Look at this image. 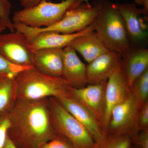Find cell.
Here are the masks:
<instances>
[{
    "label": "cell",
    "instance_id": "44dd1931",
    "mask_svg": "<svg viewBox=\"0 0 148 148\" xmlns=\"http://www.w3.org/2000/svg\"><path fill=\"white\" fill-rule=\"evenodd\" d=\"M132 144L130 135H106L105 140L100 144H96L95 148H130Z\"/></svg>",
    "mask_w": 148,
    "mask_h": 148
},
{
    "label": "cell",
    "instance_id": "d6986e66",
    "mask_svg": "<svg viewBox=\"0 0 148 148\" xmlns=\"http://www.w3.org/2000/svg\"><path fill=\"white\" fill-rule=\"evenodd\" d=\"M17 101L15 76L0 75V115L10 112Z\"/></svg>",
    "mask_w": 148,
    "mask_h": 148
},
{
    "label": "cell",
    "instance_id": "ac0fdd59",
    "mask_svg": "<svg viewBox=\"0 0 148 148\" xmlns=\"http://www.w3.org/2000/svg\"><path fill=\"white\" fill-rule=\"evenodd\" d=\"M70 45L88 63L109 50L95 31L77 37Z\"/></svg>",
    "mask_w": 148,
    "mask_h": 148
},
{
    "label": "cell",
    "instance_id": "6da1fadb",
    "mask_svg": "<svg viewBox=\"0 0 148 148\" xmlns=\"http://www.w3.org/2000/svg\"><path fill=\"white\" fill-rule=\"evenodd\" d=\"M48 99L17 100L9 112L8 136L17 148H39L57 135L51 123Z\"/></svg>",
    "mask_w": 148,
    "mask_h": 148
},
{
    "label": "cell",
    "instance_id": "30bf717a",
    "mask_svg": "<svg viewBox=\"0 0 148 148\" xmlns=\"http://www.w3.org/2000/svg\"><path fill=\"white\" fill-rule=\"evenodd\" d=\"M124 21L130 41L139 42L148 36V11L132 3L116 4Z\"/></svg>",
    "mask_w": 148,
    "mask_h": 148
},
{
    "label": "cell",
    "instance_id": "f546056e",
    "mask_svg": "<svg viewBox=\"0 0 148 148\" xmlns=\"http://www.w3.org/2000/svg\"><path fill=\"white\" fill-rule=\"evenodd\" d=\"M5 148H17L13 145V143H12L10 140L8 138L7 140L6 143L5 147Z\"/></svg>",
    "mask_w": 148,
    "mask_h": 148
},
{
    "label": "cell",
    "instance_id": "9a60e30c",
    "mask_svg": "<svg viewBox=\"0 0 148 148\" xmlns=\"http://www.w3.org/2000/svg\"><path fill=\"white\" fill-rule=\"evenodd\" d=\"M95 31L93 24L83 31L72 34H63L52 32H41L30 40V46L33 51L48 48L64 49L70 45L77 37Z\"/></svg>",
    "mask_w": 148,
    "mask_h": 148
},
{
    "label": "cell",
    "instance_id": "cb8c5ba5",
    "mask_svg": "<svg viewBox=\"0 0 148 148\" xmlns=\"http://www.w3.org/2000/svg\"><path fill=\"white\" fill-rule=\"evenodd\" d=\"M39 148H76L68 139L57 135Z\"/></svg>",
    "mask_w": 148,
    "mask_h": 148
},
{
    "label": "cell",
    "instance_id": "4fadbf2b",
    "mask_svg": "<svg viewBox=\"0 0 148 148\" xmlns=\"http://www.w3.org/2000/svg\"><path fill=\"white\" fill-rule=\"evenodd\" d=\"M121 61V55L110 50L95 58L86 66L88 84L107 82Z\"/></svg>",
    "mask_w": 148,
    "mask_h": 148
},
{
    "label": "cell",
    "instance_id": "4dcf8cb0",
    "mask_svg": "<svg viewBox=\"0 0 148 148\" xmlns=\"http://www.w3.org/2000/svg\"><path fill=\"white\" fill-rule=\"evenodd\" d=\"M6 29V27L5 26L2 21L0 20V35H1L2 33Z\"/></svg>",
    "mask_w": 148,
    "mask_h": 148
},
{
    "label": "cell",
    "instance_id": "8992f818",
    "mask_svg": "<svg viewBox=\"0 0 148 148\" xmlns=\"http://www.w3.org/2000/svg\"><path fill=\"white\" fill-rule=\"evenodd\" d=\"M82 3L81 0H64L56 3L43 1L34 6L15 12L12 21L32 28H47L60 21L69 10Z\"/></svg>",
    "mask_w": 148,
    "mask_h": 148
},
{
    "label": "cell",
    "instance_id": "7402d4cb",
    "mask_svg": "<svg viewBox=\"0 0 148 148\" xmlns=\"http://www.w3.org/2000/svg\"><path fill=\"white\" fill-rule=\"evenodd\" d=\"M12 5L9 0H0V20L11 31H15L14 24L10 16Z\"/></svg>",
    "mask_w": 148,
    "mask_h": 148
},
{
    "label": "cell",
    "instance_id": "ba28073f",
    "mask_svg": "<svg viewBox=\"0 0 148 148\" xmlns=\"http://www.w3.org/2000/svg\"><path fill=\"white\" fill-rule=\"evenodd\" d=\"M34 53L29 40L22 33L16 31L0 35V53L11 64L34 67Z\"/></svg>",
    "mask_w": 148,
    "mask_h": 148
},
{
    "label": "cell",
    "instance_id": "f1b7e54d",
    "mask_svg": "<svg viewBox=\"0 0 148 148\" xmlns=\"http://www.w3.org/2000/svg\"><path fill=\"white\" fill-rule=\"evenodd\" d=\"M135 3L142 5L143 8L148 11V0H134Z\"/></svg>",
    "mask_w": 148,
    "mask_h": 148
},
{
    "label": "cell",
    "instance_id": "e0dca14e",
    "mask_svg": "<svg viewBox=\"0 0 148 148\" xmlns=\"http://www.w3.org/2000/svg\"><path fill=\"white\" fill-rule=\"evenodd\" d=\"M64 49H43L34 51L33 66L47 75L61 77L63 71Z\"/></svg>",
    "mask_w": 148,
    "mask_h": 148
},
{
    "label": "cell",
    "instance_id": "4316f807",
    "mask_svg": "<svg viewBox=\"0 0 148 148\" xmlns=\"http://www.w3.org/2000/svg\"><path fill=\"white\" fill-rule=\"evenodd\" d=\"M132 144L140 148H148V129L142 130L132 140Z\"/></svg>",
    "mask_w": 148,
    "mask_h": 148
},
{
    "label": "cell",
    "instance_id": "5b68a950",
    "mask_svg": "<svg viewBox=\"0 0 148 148\" xmlns=\"http://www.w3.org/2000/svg\"><path fill=\"white\" fill-rule=\"evenodd\" d=\"M51 125L57 135L68 139L76 148H95L90 133L69 112L56 98L48 99Z\"/></svg>",
    "mask_w": 148,
    "mask_h": 148
},
{
    "label": "cell",
    "instance_id": "277c9868",
    "mask_svg": "<svg viewBox=\"0 0 148 148\" xmlns=\"http://www.w3.org/2000/svg\"><path fill=\"white\" fill-rule=\"evenodd\" d=\"M98 13V9L90 4L82 3L69 10L58 22L47 28H32L19 23H14V30L24 34L29 42L41 32H52L72 34L83 31L92 24Z\"/></svg>",
    "mask_w": 148,
    "mask_h": 148
},
{
    "label": "cell",
    "instance_id": "d4e9b609",
    "mask_svg": "<svg viewBox=\"0 0 148 148\" xmlns=\"http://www.w3.org/2000/svg\"><path fill=\"white\" fill-rule=\"evenodd\" d=\"M9 126V112L0 115V148L5 147Z\"/></svg>",
    "mask_w": 148,
    "mask_h": 148
},
{
    "label": "cell",
    "instance_id": "2e32d148",
    "mask_svg": "<svg viewBox=\"0 0 148 148\" xmlns=\"http://www.w3.org/2000/svg\"><path fill=\"white\" fill-rule=\"evenodd\" d=\"M121 67L130 87L148 69V49L130 47L121 55Z\"/></svg>",
    "mask_w": 148,
    "mask_h": 148
},
{
    "label": "cell",
    "instance_id": "484cf974",
    "mask_svg": "<svg viewBox=\"0 0 148 148\" xmlns=\"http://www.w3.org/2000/svg\"><path fill=\"white\" fill-rule=\"evenodd\" d=\"M136 128L138 132L148 129V102L139 109L136 121Z\"/></svg>",
    "mask_w": 148,
    "mask_h": 148
},
{
    "label": "cell",
    "instance_id": "7c38bea8",
    "mask_svg": "<svg viewBox=\"0 0 148 148\" xmlns=\"http://www.w3.org/2000/svg\"><path fill=\"white\" fill-rule=\"evenodd\" d=\"M56 99L87 130L96 144H100L105 140L106 134L98 120L79 101L72 96Z\"/></svg>",
    "mask_w": 148,
    "mask_h": 148
},
{
    "label": "cell",
    "instance_id": "83f0119b",
    "mask_svg": "<svg viewBox=\"0 0 148 148\" xmlns=\"http://www.w3.org/2000/svg\"><path fill=\"white\" fill-rule=\"evenodd\" d=\"M43 1L47 0H18L20 4L24 8H28L34 6Z\"/></svg>",
    "mask_w": 148,
    "mask_h": 148
},
{
    "label": "cell",
    "instance_id": "ffe728a7",
    "mask_svg": "<svg viewBox=\"0 0 148 148\" xmlns=\"http://www.w3.org/2000/svg\"><path fill=\"white\" fill-rule=\"evenodd\" d=\"M130 87L140 109L148 102V69L136 79Z\"/></svg>",
    "mask_w": 148,
    "mask_h": 148
},
{
    "label": "cell",
    "instance_id": "d6a6232c",
    "mask_svg": "<svg viewBox=\"0 0 148 148\" xmlns=\"http://www.w3.org/2000/svg\"><path fill=\"white\" fill-rule=\"evenodd\" d=\"M82 3H89V0H81Z\"/></svg>",
    "mask_w": 148,
    "mask_h": 148
},
{
    "label": "cell",
    "instance_id": "5bb4252c",
    "mask_svg": "<svg viewBox=\"0 0 148 148\" xmlns=\"http://www.w3.org/2000/svg\"><path fill=\"white\" fill-rule=\"evenodd\" d=\"M62 78L73 88H80L88 84L86 66L75 50L69 45L64 48Z\"/></svg>",
    "mask_w": 148,
    "mask_h": 148
},
{
    "label": "cell",
    "instance_id": "7a4b0ae2",
    "mask_svg": "<svg viewBox=\"0 0 148 148\" xmlns=\"http://www.w3.org/2000/svg\"><path fill=\"white\" fill-rule=\"evenodd\" d=\"M15 79L17 100L36 101L71 96L72 87L62 77L47 75L34 67L18 73Z\"/></svg>",
    "mask_w": 148,
    "mask_h": 148
},
{
    "label": "cell",
    "instance_id": "8fae6325",
    "mask_svg": "<svg viewBox=\"0 0 148 148\" xmlns=\"http://www.w3.org/2000/svg\"><path fill=\"white\" fill-rule=\"evenodd\" d=\"M106 84H88L80 88H72L71 90V96L90 111L101 127L106 110Z\"/></svg>",
    "mask_w": 148,
    "mask_h": 148
},
{
    "label": "cell",
    "instance_id": "1f68e13d",
    "mask_svg": "<svg viewBox=\"0 0 148 148\" xmlns=\"http://www.w3.org/2000/svg\"><path fill=\"white\" fill-rule=\"evenodd\" d=\"M130 148H140V147L137 145H135V144H132V145L130 147Z\"/></svg>",
    "mask_w": 148,
    "mask_h": 148
},
{
    "label": "cell",
    "instance_id": "3957f363",
    "mask_svg": "<svg viewBox=\"0 0 148 148\" xmlns=\"http://www.w3.org/2000/svg\"><path fill=\"white\" fill-rule=\"evenodd\" d=\"M92 4L98 9L92 23L95 32L109 50L121 55L131 46L116 4L108 0H95Z\"/></svg>",
    "mask_w": 148,
    "mask_h": 148
},
{
    "label": "cell",
    "instance_id": "9c48e42d",
    "mask_svg": "<svg viewBox=\"0 0 148 148\" xmlns=\"http://www.w3.org/2000/svg\"><path fill=\"white\" fill-rule=\"evenodd\" d=\"M130 93V87L121 65L109 78L106 84V110L101 124L105 134L111 112L115 107L126 99Z\"/></svg>",
    "mask_w": 148,
    "mask_h": 148
},
{
    "label": "cell",
    "instance_id": "52a82bcc",
    "mask_svg": "<svg viewBox=\"0 0 148 148\" xmlns=\"http://www.w3.org/2000/svg\"><path fill=\"white\" fill-rule=\"evenodd\" d=\"M139 108L132 93L111 113L106 135H128L132 140L138 134L136 121Z\"/></svg>",
    "mask_w": 148,
    "mask_h": 148
},
{
    "label": "cell",
    "instance_id": "603a6c76",
    "mask_svg": "<svg viewBox=\"0 0 148 148\" xmlns=\"http://www.w3.org/2000/svg\"><path fill=\"white\" fill-rule=\"evenodd\" d=\"M32 67H21L11 64L0 53V75H12L16 76L20 72Z\"/></svg>",
    "mask_w": 148,
    "mask_h": 148
}]
</instances>
